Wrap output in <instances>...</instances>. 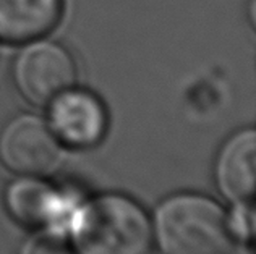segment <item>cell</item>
<instances>
[{
	"instance_id": "obj_9",
	"label": "cell",
	"mask_w": 256,
	"mask_h": 254,
	"mask_svg": "<svg viewBox=\"0 0 256 254\" xmlns=\"http://www.w3.org/2000/svg\"><path fill=\"white\" fill-rule=\"evenodd\" d=\"M22 254H73L70 245L57 233H39L23 246Z\"/></svg>"
},
{
	"instance_id": "obj_8",
	"label": "cell",
	"mask_w": 256,
	"mask_h": 254,
	"mask_svg": "<svg viewBox=\"0 0 256 254\" xmlns=\"http://www.w3.org/2000/svg\"><path fill=\"white\" fill-rule=\"evenodd\" d=\"M6 207L13 219L26 227L56 225L65 222L68 207L49 185L34 178H23L6 190Z\"/></svg>"
},
{
	"instance_id": "obj_6",
	"label": "cell",
	"mask_w": 256,
	"mask_h": 254,
	"mask_svg": "<svg viewBox=\"0 0 256 254\" xmlns=\"http://www.w3.org/2000/svg\"><path fill=\"white\" fill-rule=\"evenodd\" d=\"M219 188L232 201L245 203L254 195L256 182V131L235 133L220 149L216 164Z\"/></svg>"
},
{
	"instance_id": "obj_1",
	"label": "cell",
	"mask_w": 256,
	"mask_h": 254,
	"mask_svg": "<svg viewBox=\"0 0 256 254\" xmlns=\"http://www.w3.org/2000/svg\"><path fill=\"white\" fill-rule=\"evenodd\" d=\"M162 254H230L232 225L224 211L200 195L174 196L156 214Z\"/></svg>"
},
{
	"instance_id": "obj_5",
	"label": "cell",
	"mask_w": 256,
	"mask_h": 254,
	"mask_svg": "<svg viewBox=\"0 0 256 254\" xmlns=\"http://www.w3.org/2000/svg\"><path fill=\"white\" fill-rule=\"evenodd\" d=\"M49 104V128L62 143L72 148H92L104 138L107 113L92 92L70 88Z\"/></svg>"
},
{
	"instance_id": "obj_7",
	"label": "cell",
	"mask_w": 256,
	"mask_h": 254,
	"mask_svg": "<svg viewBox=\"0 0 256 254\" xmlns=\"http://www.w3.org/2000/svg\"><path fill=\"white\" fill-rule=\"evenodd\" d=\"M62 0H0V42L23 44L46 36L62 16Z\"/></svg>"
},
{
	"instance_id": "obj_2",
	"label": "cell",
	"mask_w": 256,
	"mask_h": 254,
	"mask_svg": "<svg viewBox=\"0 0 256 254\" xmlns=\"http://www.w3.org/2000/svg\"><path fill=\"white\" fill-rule=\"evenodd\" d=\"M80 254H148L151 225L132 199L107 195L84 206L75 217Z\"/></svg>"
},
{
	"instance_id": "obj_3",
	"label": "cell",
	"mask_w": 256,
	"mask_h": 254,
	"mask_svg": "<svg viewBox=\"0 0 256 254\" xmlns=\"http://www.w3.org/2000/svg\"><path fill=\"white\" fill-rule=\"evenodd\" d=\"M15 84L22 96L34 105H47L76 79L75 62L62 45L36 42L18 55L13 68Z\"/></svg>"
},
{
	"instance_id": "obj_4",
	"label": "cell",
	"mask_w": 256,
	"mask_h": 254,
	"mask_svg": "<svg viewBox=\"0 0 256 254\" xmlns=\"http://www.w3.org/2000/svg\"><path fill=\"white\" fill-rule=\"evenodd\" d=\"M0 160L20 175H44L60 160L58 141L41 118L20 115L0 133Z\"/></svg>"
}]
</instances>
